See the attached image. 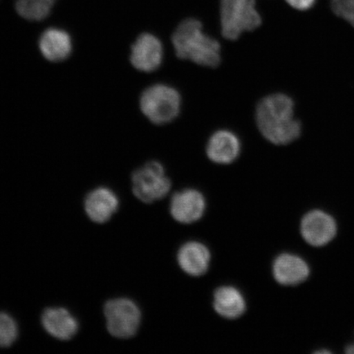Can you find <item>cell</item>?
<instances>
[{
    "instance_id": "cell-1",
    "label": "cell",
    "mask_w": 354,
    "mask_h": 354,
    "mask_svg": "<svg viewBox=\"0 0 354 354\" xmlns=\"http://www.w3.org/2000/svg\"><path fill=\"white\" fill-rule=\"evenodd\" d=\"M294 113V101L289 96L274 94L265 97L257 106L256 122L270 142L285 145L298 139L302 131Z\"/></svg>"
},
{
    "instance_id": "cell-2",
    "label": "cell",
    "mask_w": 354,
    "mask_h": 354,
    "mask_svg": "<svg viewBox=\"0 0 354 354\" xmlns=\"http://www.w3.org/2000/svg\"><path fill=\"white\" fill-rule=\"evenodd\" d=\"M171 39L179 59L209 68L219 65L220 44L203 32L202 24L198 20L189 19L181 22Z\"/></svg>"
},
{
    "instance_id": "cell-3",
    "label": "cell",
    "mask_w": 354,
    "mask_h": 354,
    "mask_svg": "<svg viewBox=\"0 0 354 354\" xmlns=\"http://www.w3.org/2000/svg\"><path fill=\"white\" fill-rule=\"evenodd\" d=\"M181 98L174 87L157 84L146 88L140 97V109L145 117L157 125L174 120L180 111Z\"/></svg>"
},
{
    "instance_id": "cell-4",
    "label": "cell",
    "mask_w": 354,
    "mask_h": 354,
    "mask_svg": "<svg viewBox=\"0 0 354 354\" xmlns=\"http://www.w3.org/2000/svg\"><path fill=\"white\" fill-rule=\"evenodd\" d=\"M261 24L255 0H221V33L225 39L236 41L242 33L258 28Z\"/></svg>"
},
{
    "instance_id": "cell-5",
    "label": "cell",
    "mask_w": 354,
    "mask_h": 354,
    "mask_svg": "<svg viewBox=\"0 0 354 354\" xmlns=\"http://www.w3.org/2000/svg\"><path fill=\"white\" fill-rule=\"evenodd\" d=\"M132 189L141 202L152 203L169 193L171 184L165 167L158 162H149L133 172Z\"/></svg>"
},
{
    "instance_id": "cell-6",
    "label": "cell",
    "mask_w": 354,
    "mask_h": 354,
    "mask_svg": "<svg viewBox=\"0 0 354 354\" xmlns=\"http://www.w3.org/2000/svg\"><path fill=\"white\" fill-rule=\"evenodd\" d=\"M104 311L107 329L114 337L129 339L138 331L141 313L132 300L126 298L111 299L105 304Z\"/></svg>"
},
{
    "instance_id": "cell-7",
    "label": "cell",
    "mask_w": 354,
    "mask_h": 354,
    "mask_svg": "<svg viewBox=\"0 0 354 354\" xmlns=\"http://www.w3.org/2000/svg\"><path fill=\"white\" fill-rule=\"evenodd\" d=\"M301 234L304 240L314 247L330 243L337 232V225L330 215L321 210L308 212L301 221Z\"/></svg>"
},
{
    "instance_id": "cell-8",
    "label": "cell",
    "mask_w": 354,
    "mask_h": 354,
    "mask_svg": "<svg viewBox=\"0 0 354 354\" xmlns=\"http://www.w3.org/2000/svg\"><path fill=\"white\" fill-rule=\"evenodd\" d=\"M163 48L160 39L149 33H143L131 47V62L137 70L152 73L161 66Z\"/></svg>"
},
{
    "instance_id": "cell-9",
    "label": "cell",
    "mask_w": 354,
    "mask_h": 354,
    "mask_svg": "<svg viewBox=\"0 0 354 354\" xmlns=\"http://www.w3.org/2000/svg\"><path fill=\"white\" fill-rule=\"evenodd\" d=\"M205 198L196 189H187L177 192L171 201V214L183 224L196 223L205 214Z\"/></svg>"
},
{
    "instance_id": "cell-10",
    "label": "cell",
    "mask_w": 354,
    "mask_h": 354,
    "mask_svg": "<svg viewBox=\"0 0 354 354\" xmlns=\"http://www.w3.org/2000/svg\"><path fill=\"white\" fill-rule=\"evenodd\" d=\"M119 199L113 190L107 187L93 189L85 198V210L88 218L95 223H107L118 210Z\"/></svg>"
},
{
    "instance_id": "cell-11",
    "label": "cell",
    "mask_w": 354,
    "mask_h": 354,
    "mask_svg": "<svg viewBox=\"0 0 354 354\" xmlns=\"http://www.w3.org/2000/svg\"><path fill=\"white\" fill-rule=\"evenodd\" d=\"M308 265L300 257L290 254L278 256L273 263L272 273L275 280L282 286H297L307 280Z\"/></svg>"
},
{
    "instance_id": "cell-12",
    "label": "cell",
    "mask_w": 354,
    "mask_h": 354,
    "mask_svg": "<svg viewBox=\"0 0 354 354\" xmlns=\"http://www.w3.org/2000/svg\"><path fill=\"white\" fill-rule=\"evenodd\" d=\"M41 322L48 334L59 340H70L77 335L79 323L68 309L48 308L44 310Z\"/></svg>"
},
{
    "instance_id": "cell-13",
    "label": "cell",
    "mask_w": 354,
    "mask_h": 354,
    "mask_svg": "<svg viewBox=\"0 0 354 354\" xmlns=\"http://www.w3.org/2000/svg\"><path fill=\"white\" fill-rule=\"evenodd\" d=\"M241 149V141L234 133L221 130L210 137L207 145V154L214 162L230 165L239 157Z\"/></svg>"
},
{
    "instance_id": "cell-14",
    "label": "cell",
    "mask_w": 354,
    "mask_h": 354,
    "mask_svg": "<svg viewBox=\"0 0 354 354\" xmlns=\"http://www.w3.org/2000/svg\"><path fill=\"white\" fill-rule=\"evenodd\" d=\"M211 254L203 243L188 242L181 246L177 254V262L183 271L189 276L201 277L209 268Z\"/></svg>"
},
{
    "instance_id": "cell-15",
    "label": "cell",
    "mask_w": 354,
    "mask_h": 354,
    "mask_svg": "<svg viewBox=\"0 0 354 354\" xmlns=\"http://www.w3.org/2000/svg\"><path fill=\"white\" fill-rule=\"evenodd\" d=\"M39 50L46 59L54 63L68 59L73 51V41L64 30L48 28L39 41Z\"/></svg>"
},
{
    "instance_id": "cell-16",
    "label": "cell",
    "mask_w": 354,
    "mask_h": 354,
    "mask_svg": "<svg viewBox=\"0 0 354 354\" xmlns=\"http://www.w3.org/2000/svg\"><path fill=\"white\" fill-rule=\"evenodd\" d=\"M214 308L218 315L225 319H237L245 312V299L236 288L220 287L214 295Z\"/></svg>"
},
{
    "instance_id": "cell-17",
    "label": "cell",
    "mask_w": 354,
    "mask_h": 354,
    "mask_svg": "<svg viewBox=\"0 0 354 354\" xmlns=\"http://www.w3.org/2000/svg\"><path fill=\"white\" fill-rule=\"evenodd\" d=\"M52 6L44 0H17L16 10L26 20L41 21L50 15Z\"/></svg>"
},
{
    "instance_id": "cell-18",
    "label": "cell",
    "mask_w": 354,
    "mask_h": 354,
    "mask_svg": "<svg viewBox=\"0 0 354 354\" xmlns=\"http://www.w3.org/2000/svg\"><path fill=\"white\" fill-rule=\"evenodd\" d=\"M19 336V326L13 317L6 313L0 312V348H8L16 342Z\"/></svg>"
},
{
    "instance_id": "cell-19",
    "label": "cell",
    "mask_w": 354,
    "mask_h": 354,
    "mask_svg": "<svg viewBox=\"0 0 354 354\" xmlns=\"http://www.w3.org/2000/svg\"><path fill=\"white\" fill-rule=\"evenodd\" d=\"M331 7L336 15L348 21L354 28V0H331Z\"/></svg>"
},
{
    "instance_id": "cell-20",
    "label": "cell",
    "mask_w": 354,
    "mask_h": 354,
    "mask_svg": "<svg viewBox=\"0 0 354 354\" xmlns=\"http://www.w3.org/2000/svg\"><path fill=\"white\" fill-rule=\"evenodd\" d=\"M291 7L298 10H308L315 3L316 0H286Z\"/></svg>"
},
{
    "instance_id": "cell-21",
    "label": "cell",
    "mask_w": 354,
    "mask_h": 354,
    "mask_svg": "<svg viewBox=\"0 0 354 354\" xmlns=\"http://www.w3.org/2000/svg\"><path fill=\"white\" fill-rule=\"evenodd\" d=\"M345 352L348 354H354V343L348 345L346 348H345Z\"/></svg>"
},
{
    "instance_id": "cell-22",
    "label": "cell",
    "mask_w": 354,
    "mask_h": 354,
    "mask_svg": "<svg viewBox=\"0 0 354 354\" xmlns=\"http://www.w3.org/2000/svg\"><path fill=\"white\" fill-rule=\"evenodd\" d=\"M44 1H47L48 3H50L52 4H54L55 0H44Z\"/></svg>"
}]
</instances>
